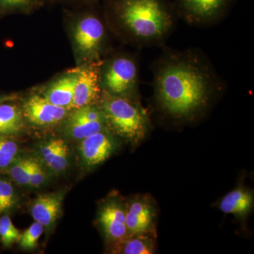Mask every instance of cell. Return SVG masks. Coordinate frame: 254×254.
<instances>
[{"mask_svg": "<svg viewBox=\"0 0 254 254\" xmlns=\"http://www.w3.org/2000/svg\"><path fill=\"white\" fill-rule=\"evenodd\" d=\"M232 0H176L177 6L187 17L208 21L223 14Z\"/></svg>", "mask_w": 254, "mask_h": 254, "instance_id": "obj_11", "label": "cell"}, {"mask_svg": "<svg viewBox=\"0 0 254 254\" xmlns=\"http://www.w3.org/2000/svg\"><path fill=\"white\" fill-rule=\"evenodd\" d=\"M36 0H0V7L4 9H26L36 3Z\"/></svg>", "mask_w": 254, "mask_h": 254, "instance_id": "obj_25", "label": "cell"}, {"mask_svg": "<svg viewBox=\"0 0 254 254\" xmlns=\"http://www.w3.org/2000/svg\"><path fill=\"white\" fill-rule=\"evenodd\" d=\"M107 123L132 144L143 141L149 129V120L145 110L121 95L107 93L102 105Z\"/></svg>", "mask_w": 254, "mask_h": 254, "instance_id": "obj_3", "label": "cell"}, {"mask_svg": "<svg viewBox=\"0 0 254 254\" xmlns=\"http://www.w3.org/2000/svg\"><path fill=\"white\" fill-rule=\"evenodd\" d=\"M76 78L77 75L74 71L65 74L53 82L48 87L43 96L53 105L70 110Z\"/></svg>", "mask_w": 254, "mask_h": 254, "instance_id": "obj_15", "label": "cell"}, {"mask_svg": "<svg viewBox=\"0 0 254 254\" xmlns=\"http://www.w3.org/2000/svg\"><path fill=\"white\" fill-rule=\"evenodd\" d=\"M254 202L253 191L240 186L223 197L219 208L222 213L231 214L240 220H244L252 211Z\"/></svg>", "mask_w": 254, "mask_h": 254, "instance_id": "obj_13", "label": "cell"}, {"mask_svg": "<svg viewBox=\"0 0 254 254\" xmlns=\"http://www.w3.org/2000/svg\"><path fill=\"white\" fill-rule=\"evenodd\" d=\"M17 143L0 135V168H7L17 158Z\"/></svg>", "mask_w": 254, "mask_h": 254, "instance_id": "obj_23", "label": "cell"}, {"mask_svg": "<svg viewBox=\"0 0 254 254\" xmlns=\"http://www.w3.org/2000/svg\"><path fill=\"white\" fill-rule=\"evenodd\" d=\"M45 227L40 222L35 221L20 237L18 243L23 250H33L38 245V240L44 232Z\"/></svg>", "mask_w": 254, "mask_h": 254, "instance_id": "obj_22", "label": "cell"}, {"mask_svg": "<svg viewBox=\"0 0 254 254\" xmlns=\"http://www.w3.org/2000/svg\"><path fill=\"white\" fill-rule=\"evenodd\" d=\"M67 109L50 103L44 96L33 95L23 107V115L30 123L39 126L55 125L66 117Z\"/></svg>", "mask_w": 254, "mask_h": 254, "instance_id": "obj_9", "label": "cell"}, {"mask_svg": "<svg viewBox=\"0 0 254 254\" xmlns=\"http://www.w3.org/2000/svg\"><path fill=\"white\" fill-rule=\"evenodd\" d=\"M105 122H91L87 120H71L67 118L65 124V132L74 139L82 140L106 128Z\"/></svg>", "mask_w": 254, "mask_h": 254, "instance_id": "obj_17", "label": "cell"}, {"mask_svg": "<svg viewBox=\"0 0 254 254\" xmlns=\"http://www.w3.org/2000/svg\"><path fill=\"white\" fill-rule=\"evenodd\" d=\"M69 147L64 140L60 139L54 154L50 159L46 167L55 174L63 173L68 168L69 161Z\"/></svg>", "mask_w": 254, "mask_h": 254, "instance_id": "obj_18", "label": "cell"}, {"mask_svg": "<svg viewBox=\"0 0 254 254\" xmlns=\"http://www.w3.org/2000/svg\"><path fill=\"white\" fill-rule=\"evenodd\" d=\"M118 146L115 137L105 128L82 139L79 151L85 165L93 168L106 161Z\"/></svg>", "mask_w": 254, "mask_h": 254, "instance_id": "obj_6", "label": "cell"}, {"mask_svg": "<svg viewBox=\"0 0 254 254\" xmlns=\"http://www.w3.org/2000/svg\"><path fill=\"white\" fill-rule=\"evenodd\" d=\"M126 208L123 201L111 198L105 201L98 212V223L110 243L118 242L128 235L126 225Z\"/></svg>", "mask_w": 254, "mask_h": 254, "instance_id": "obj_5", "label": "cell"}, {"mask_svg": "<svg viewBox=\"0 0 254 254\" xmlns=\"http://www.w3.org/2000/svg\"><path fill=\"white\" fill-rule=\"evenodd\" d=\"M21 235L8 215H4L0 218V241L4 247H11L18 242Z\"/></svg>", "mask_w": 254, "mask_h": 254, "instance_id": "obj_21", "label": "cell"}, {"mask_svg": "<svg viewBox=\"0 0 254 254\" xmlns=\"http://www.w3.org/2000/svg\"><path fill=\"white\" fill-rule=\"evenodd\" d=\"M18 201L17 193L12 184L0 178V215L14 208Z\"/></svg>", "mask_w": 254, "mask_h": 254, "instance_id": "obj_20", "label": "cell"}, {"mask_svg": "<svg viewBox=\"0 0 254 254\" xmlns=\"http://www.w3.org/2000/svg\"><path fill=\"white\" fill-rule=\"evenodd\" d=\"M156 91L168 113L176 118H190L206 105L210 81L198 66L187 62H174L159 72Z\"/></svg>", "mask_w": 254, "mask_h": 254, "instance_id": "obj_1", "label": "cell"}, {"mask_svg": "<svg viewBox=\"0 0 254 254\" xmlns=\"http://www.w3.org/2000/svg\"><path fill=\"white\" fill-rule=\"evenodd\" d=\"M111 244L114 254H153L156 252L155 234L127 235L121 240Z\"/></svg>", "mask_w": 254, "mask_h": 254, "instance_id": "obj_14", "label": "cell"}, {"mask_svg": "<svg viewBox=\"0 0 254 254\" xmlns=\"http://www.w3.org/2000/svg\"><path fill=\"white\" fill-rule=\"evenodd\" d=\"M103 23L93 16H86L75 28L73 38L80 53L86 58L98 55L104 37Z\"/></svg>", "mask_w": 254, "mask_h": 254, "instance_id": "obj_8", "label": "cell"}, {"mask_svg": "<svg viewBox=\"0 0 254 254\" xmlns=\"http://www.w3.org/2000/svg\"><path fill=\"white\" fill-rule=\"evenodd\" d=\"M31 158H16L8 167L7 173L14 182L23 186H29Z\"/></svg>", "mask_w": 254, "mask_h": 254, "instance_id": "obj_19", "label": "cell"}, {"mask_svg": "<svg viewBox=\"0 0 254 254\" xmlns=\"http://www.w3.org/2000/svg\"><path fill=\"white\" fill-rule=\"evenodd\" d=\"M23 114L14 105H0V135L14 136L22 131Z\"/></svg>", "mask_w": 254, "mask_h": 254, "instance_id": "obj_16", "label": "cell"}, {"mask_svg": "<svg viewBox=\"0 0 254 254\" xmlns=\"http://www.w3.org/2000/svg\"><path fill=\"white\" fill-rule=\"evenodd\" d=\"M157 207L148 194L138 195L127 204L126 225L128 235L156 234Z\"/></svg>", "mask_w": 254, "mask_h": 254, "instance_id": "obj_4", "label": "cell"}, {"mask_svg": "<svg viewBox=\"0 0 254 254\" xmlns=\"http://www.w3.org/2000/svg\"><path fill=\"white\" fill-rule=\"evenodd\" d=\"M77 78L70 109L92 105L100 93L99 68L95 65L74 70Z\"/></svg>", "mask_w": 254, "mask_h": 254, "instance_id": "obj_10", "label": "cell"}, {"mask_svg": "<svg viewBox=\"0 0 254 254\" xmlns=\"http://www.w3.org/2000/svg\"><path fill=\"white\" fill-rule=\"evenodd\" d=\"M136 76L135 63L128 58H118L107 68L104 75L105 86L111 94L125 95L134 87Z\"/></svg>", "mask_w": 254, "mask_h": 254, "instance_id": "obj_7", "label": "cell"}, {"mask_svg": "<svg viewBox=\"0 0 254 254\" xmlns=\"http://www.w3.org/2000/svg\"><path fill=\"white\" fill-rule=\"evenodd\" d=\"M48 173L39 160L31 158L30 163L29 186L38 188L48 181Z\"/></svg>", "mask_w": 254, "mask_h": 254, "instance_id": "obj_24", "label": "cell"}, {"mask_svg": "<svg viewBox=\"0 0 254 254\" xmlns=\"http://www.w3.org/2000/svg\"><path fill=\"white\" fill-rule=\"evenodd\" d=\"M63 201V193H51L39 195L31 205L32 217L45 228H50L59 218Z\"/></svg>", "mask_w": 254, "mask_h": 254, "instance_id": "obj_12", "label": "cell"}, {"mask_svg": "<svg viewBox=\"0 0 254 254\" xmlns=\"http://www.w3.org/2000/svg\"><path fill=\"white\" fill-rule=\"evenodd\" d=\"M119 16L138 38L155 39L167 33L172 16L165 0H118Z\"/></svg>", "mask_w": 254, "mask_h": 254, "instance_id": "obj_2", "label": "cell"}]
</instances>
